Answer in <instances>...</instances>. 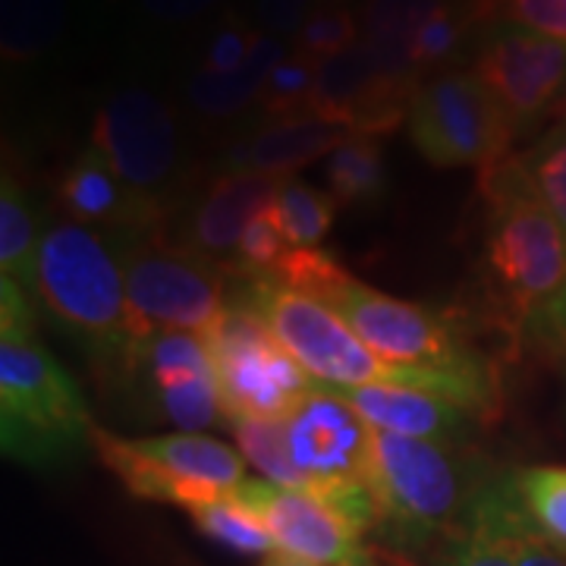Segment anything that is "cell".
Listing matches in <instances>:
<instances>
[{
    "label": "cell",
    "mask_w": 566,
    "mask_h": 566,
    "mask_svg": "<svg viewBox=\"0 0 566 566\" xmlns=\"http://www.w3.org/2000/svg\"><path fill=\"white\" fill-rule=\"evenodd\" d=\"M227 305H240L259 315L264 327L277 337V344L318 385L412 387L463 406L465 412L485 422L497 419L501 412L497 378H472L438 368L387 363L356 337V331L331 305L283 286L274 274H230Z\"/></svg>",
    "instance_id": "1"
},
{
    "label": "cell",
    "mask_w": 566,
    "mask_h": 566,
    "mask_svg": "<svg viewBox=\"0 0 566 566\" xmlns=\"http://www.w3.org/2000/svg\"><path fill=\"white\" fill-rule=\"evenodd\" d=\"M39 300L85 346L102 378L129 381L145 340L129 312L117 245L82 223L51 227L41 240Z\"/></svg>",
    "instance_id": "2"
},
{
    "label": "cell",
    "mask_w": 566,
    "mask_h": 566,
    "mask_svg": "<svg viewBox=\"0 0 566 566\" xmlns=\"http://www.w3.org/2000/svg\"><path fill=\"white\" fill-rule=\"evenodd\" d=\"M491 475L463 447L375 431L368 488L378 504V535L394 551H419L457 538Z\"/></svg>",
    "instance_id": "3"
},
{
    "label": "cell",
    "mask_w": 566,
    "mask_h": 566,
    "mask_svg": "<svg viewBox=\"0 0 566 566\" xmlns=\"http://www.w3.org/2000/svg\"><path fill=\"white\" fill-rule=\"evenodd\" d=\"M488 199L485 268L491 303L516 331L560 290L566 277V233L528 189L520 158L479 174Z\"/></svg>",
    "instance_id": "4"
},
{
    "label": "cell",
    "mask_w": 566,
    "mask_h": 566,
    "mask_svg": "<svg viewBox=\"0 0 566 566\" xmlns=\"http://www.w3.org/2000/svg\"><path fill=\"white\" fill-rule=\"evenodd\" d=\"M92 412L80 385L48 346L0 340V447L32 469L73 463L92 444Z\"/></svg>",
    "instance_id": "5"
},
{
    "label": "cell",
    "mask_w": 566,
    "mask_h": 566,
    "mask_svg": "<svg viewBox=\"0 0 566 566\" xmlns=\"http://www.w3.org/2000/svg\"><path fill=\"white\" fill-rule=\"evenodd\" d=\"M92 447L123 488L145 501L192 510L230 497L245 482L243 457L205 434L120 438L95 424Z\"/></svg>",
    "instance_id": "6"
},
{
    "label": "cell",
    "mask_w": 566,
    "mask_h": 566,
    "mask_svg": "<svg viewBox=\"0 0 566 566\" xmlns=\"http://www.w3.org/2000/svg\"><path fill=\"white\" fill-rule=\"evenodd\" d=\"M324 305H331L356 331V337L387 363L497 378L485 356L465 340L463 331L444 312L387 296L346 271L327 290Z\"/></svg>",
    "instance_id": "7"
},
{
    "label": "cell",
    "mask_w": 566,
    "mask_h": 566,
    "mask_svg": "<svg viewBox=\"0 0 566 566\" xmlns=\"http://www.w3.org/2000/svg\"><path fill=\"white\" fill-rule=\"evenodd\" d=\"M120 252L126 300L142 340L161 331L208 337L227 312V274L189 249L155 240L114 243Z\"/></svg>",
    "instance_id": "8"
},
{
    "label": "cell",
    "mask_w": 566,
    "mask_h": 566,
    "mask_svg": "<svg viewBox=\"0 0 566 566\" xmlns=\"http://www.w3.org/2000/svg\"><path fill=\"white\" fill-rule=\"evenodd\" d=\"M513 120L475 73H441L419 85L409 104V136L434 167L491 170L510 155Z\"/></svg>",
    "instance_id": "9"
},
{
    "label": "cell",
    "mask_w": 566,
    "mask_h": 566,
    "mask_svg": "<svg viewBox=\"0 0 566 566\" xmlns=\"http://www.w3.org/2000/svg\"><path fill=\"white\" fill-rule=\"evenodd\" d=\"M223 412L230 419H283L315 390V378L296 363L259 315L227 305L221 324L205 337Z\"/></svg>",
    "instance_id": "10"
},
{
    "label": "cell",
    "mask_w": 566,
    "mask_h": 566,
    "mask_svg": "<svg viewBox=\"0 0 566 566\" xmlns=\"http://www.w3.org/2000/svg\"><path fill=\"white\" fill-rule=\"evenodd\" d=\"M233 497L262 520L283 554L318 566H381L385 551L363 545V535L312 491L245 479Z\"/></svg>",
    "instance_id": "11"
},
{
    "label": "cell",
    "mask_w": 566,
    "mask_h": 566,
    "mask_svg": "<svg viewBox=\"0 0 566 566\" xmlns=\"http://www.w3.org/2000/svg\"><path fill=\"white\" fill-rule=\"evenodd\" d=\"M92 145L123 182L155 196L170 182L180 161L177 117L167 104L145 88L114 92L95 114Z\"/></svg>",
    "instance_id": "12"
},
{
    "label": "cell",
    "mask_w": 566,
    "mask_h": 566,
    "mask_svg": "<svg viewBox=\"0 0 566 566\" xmlns=\"http://www.w3.org/2000/svg\"><path fill=\"white\" fill-rule=\"evenodd\" d=\"M283 428L305 491H324L340 482L368 485L375 428L346 400L315 387L283 416Z\"/></svg>",
    "instance_id": "13"
},
{
    "label": "cell",
    "mask_w": 566,
    "mask_h": 566,
    "mask_svg": "<svg viewBox=\"0 0 566 566\" xmlns=\"http://www.w3.org/2000/svg\"><path fill=\"white\" fill-rule=\"evenodd\" d=\"M151 394L155 406L182 434H199L205 428L227 419L221 387L208 344L199 334L161 331L145 340L133 375Z\"/></svg>",
    "instance_id": "14"
},
{
    "label": "cell",
    "mask_w": 566,
    "mask_h": 566,
    "mask_svg": "<svg viewBox=\"0 0 566 566\" xmlns=\"http://www.w3.org/2000/svg\"><path fill=\"white\" fill-rule=\"evenodd\" d=\"M475 76L504 104L513 126L535 123L564 88L566 41L523 25L497 29L475 61Z\"/></svg>",
    "instance_id": "15"
},
{
    "label": "cell",
    "mask_w": 566,
    "mask_h": 566,
    "mask_svg": "<svg viewBox=\"0 0 566 566\" xmlns=\"http://www.w3.org/2000/svg\"><path fill=\"white\" fill-rule=\"evenodd\" d=\"M57 196L66 214L107 237L111 243L155 240L164 223L161 199L123 182L95 145L63 170Z\"/></svg>",
    "instance_id": "16"
},
{
    "label": "cell",
    "mask_w": 566,
    "mask_h": 566,
    "mask_svg": "<svg viewBox=\"0 0 566 566\" xmlns=\"http://www.w3.org/2000/svg\"><path fill=\"white\" fill-rule=\"evenodd\" d=\"M281 182L283 177L268 174H221L189 214L182 230V249L202 255L205 262L218 264L223 274H230L245 227L274 205Z\"/></svg>",
    "instance_id": "17"
},
{
    "label": "cell",
    "mask_w": 566,
    "mask_h": 566,
    "mask_svg": "<svg viewBox=\"0 0 566 566\" xmlns=\"http://www.w3.org/2000/svg\"><path fill=\"white\" fill-rule=\"evenodd\" d=\"M315 387L346 400L375 431L422 438V441L447 447H465V441L475 431L472 412H465L463 406L450 403L444 397L424 394V390L394 385L337 387L318 385V381H315Z\"/></svg>",
    "instance_id": "18"
},
{
    "label": "cell",
    "mask_w": 566,
    "mask_h": 566,
    "mask_svg": "<svg viewBox=\"0 0 566 566\" xmlns=\"http://www.w3.org/2000/svg\"><path fill=\"white\" fill-rule=\"evenodd\" d=\"M353 136L346 126L324 120L318 114H300L264 126L259 133L233 142L223 151V174H268L293 177L300 167L331 155L340 142Z\"/></svg>",
    "instance_id": "19"
},
{
    "label": "cell",
    "mask_w": 566,
    "mask_h": 566,
    "mask_svg": "<svg viewBox=\"0 0 566 566\" xmlns=\"http://www.w3.org/2000/svg\"><path fill=\"white\" fill-rule=\"evenodd\" d=\"M283 57H286V44L262 32V39L243 70L227 73V76H211V73L199 70L186 85L189 104L205 117H233L255 98H262L264 85Z\"/></svg>",
    "instance_id": "20"
},
{
    "label": "cell",
    "mask_w": 566,
    "mask_h": 566,
    "mask_svg": "<svg viewBox=\"0 0 566 566\" xmlns=\"http://www.w3.org/2000/svg\"><path fill=\"white\" fill-rule=\"evenodd\" d=\"M506 510H510V485L506 479H491L479 494L469 526L457 538L441 545L438 566H516Z\"/></svg>",
    "instance_id": "21"
},
{
    "label": "cell",
    "mask_w": 566,
    "mask_h": 566,
    "mask_svg": "<svg viewBox=\"0 0 566 566\" xmlns=\"http://www.w3.org/2000/svg\"><path fill=\"white\" fill-rule=\"evenodd\" d=\"M41 237L35 208L25 189L13 177H3L0 186V277L20 283L22 290L39 300V255Z\"/></svg>",
    "instance_id": "22"
},
{
    "label": "cell",
    "mask_w": 566,
    "mask_h": 566,
    "mask_svg": "<svg viewBox=\"0 0 566 566\" xmlns=\"http://www.w3.org/2000/svg\"><path fill=\"white\" fill-rule=\"evenodd\" d=\"M66 29V0H0V51L7 61H35Z\"/></svg>",
    "instance_id": "23"
},
{
    "label": "cell",
    "mask_w": 566,
    "mask_h": 566,
    "mask_svg": "<svg viewBox=\"0 0 566 566\" xmlns=\"http://www.w3.org/2000/svg\"><path fill=\"white\" fill-rule=\"evenodd\" d=\"M327 186L337 205H375L385 199V151L375 136H349L327 158Z\"/></svg>",
    "instance_id": "24"
},
{
    "label": "cell",
    "mask_w": 566,
    "mask_h": 566,
    "mask_svg": "<svg viewBox=\"0 0 566 566\" xmlns=\"http://www.w3.org/2000/svg\"><path fill=\"white\" fill-rule=\"evenodd\" d=\"M510 488L535 532L566 554V465H526L510 472Z\"/></svg>",
    "instance_id": "25"
},
{
    "label": "cell",
    "mask_w": 566,
    "mask_h": 566,
    "mask_svg": "<svg viewBox=\"0 0 566 566\" xmlns=\"http://www.w3.org/2000/svg\"><path fill=\"white\" fill-rule=\"evenodd\" d=\"M271 211L281 223L290 249H315L327 237L331 223H334L337 199L331 192L312 189L308 182H303L293 174V177H283Z\"/></svg>",
    "instance_id": "26"
},
{
    "label": "cell",
    "mask_w": 566,
    "mask_h": 566,
    "mask_svg": "<svg viewBox=\"0 0 566 566\" xmlns=\"http://www.w3.org/2000/svg\"><path fill=\"white\" fill-rule=\"evenodd\" d=\"M227 424H230L245 460L255 465L268 482L305 491V479L290 457L283 419H245L243 416V419H230Z\"/></svg>",
    "instance_id": "27"
},
{
    "label": "cell",
    "mask_w": 566,
    "mask_h": 566,
    "mask_svg": "<svg viewBox=\"0 0 566 566\" xmlns=\"http://www.w3.org/2000/svg\"><path fill=\"white\" fill-rule=\"evenodd\" d=\"M196 526L202 528L208 538H214L218 545L230 547V551H240V554H274L277 545L271 538V532L264 528V523L243 506L233 494L221 497V501H211V504H199L189 510Z\"/></svg>",
    "instance_id": "28"
},
{
    "label": "cell",
    "mask_w": 566,
    "mask_h": 566,
    "mask_svg": "<svg viewBox=\"0 0 566 566\" xmlns=\"http://www.w3.org/2000/svg\"><path fill=\"white\" fill-rule=\"evenodd\" d=\"M359 22L340 0H322L296 35V54L322 63L359 44Z\"/></svg>",
    "instance_id": "29"
},
{
    "label": "cell",
    "mask_w": 566,
    "mask_h": 566,
    "mask_svg": "<svg viewBox=\"0 0 566 566\" xmlns=\"http://www.w3.org/2000/svg\"><path fill=\"white\" fill-rule=\"evenodd\" d=\"M526 174L528 189L538 196V202L557 218L566 233V133H554L551 139L532 148L520 158Z\"/></svg>",
    "instance_id": "30"
},
{
    "label": "cell",
    "mask_w": 566,
    "mask_h": 566,
    "mask_svg": "<svg viewBox=\"0 0 566 566\" xmlns=\"http://www.w3.org/2000/svg\"><path fill=\"white\" fill-rule=\"evenodd\" d=\"M315 80H318V63L308 61L303 54H286L271 80L264 85L262 92V107L264 114H274V117H300L308 114L312 107V95H315Z\"/></svg>",
    "instance_id": "31"
},
{
    "label": "cell",
    "mask_w": 566,
    "mask_h": 566,
    "mask_svg": "<svg viewBox=\"0 0 566 566\" xmlns=\"http://www.w3.org/2000/svg\"><path fill=\"white\" fill-rule=\"evenodd\" d=\"M286 252H290V243L283 237L274 211L268 208V211H262L259 218H252L249 227H245L240 249H237V264H233L230 274H274Z\"/></svg>",
    "instance_id": "32"
},
{
    "label": "cell",
    "mask_w": 566,
    "mask_h": 566,
    "mask_svg": "<svg viewBox=\"0 0 566 566\" xmlns=\"http://www.w3.org/2000/svg\"><path fill=\"white\" fill-rule=\"evenodd\" d=\"M463 39V20L450 10V7H441L434 10L428 20L416 29L412 35V61L419 70L431 66V63H441L444 57L453 54V48Z\"/></svg>",
    "instance_id": "33"
},
{
    "label": "cell",
    "mask_w": 566,
    "mask_h": 566,
    "mask_svg": "<svg viewBox=\"0 0 566 566\" xmlns=\"http://www.w3.org/2000/svg\"><path fill=\"white\" fill-rule=\"evenodd\" d=\"M510 485V475H506ZM506 526H510V545H513V560L516 566H566V554L560 547H554L547 538H542L535 526L526 520V513L520 510L513 488H510V510H506Z\"/></svg>",
    "instance_id": "34"
},
{
    "label": "cell",
    "mask_w": 566,
    "mask_h": 566,
    "mask_svg": "<svg viewBox=\"0 0 566 566\" xmlns=\"http://www.w3.org/2000/svg\"><path fill=\"white\" fill-rule=\"evenodd\" d=\"M262 39V32H252L245 25H227L221 29L211 44H208V54H205L202 73H211V76H227V73H237L243 70L255 44Z\"/></svg>",
    "instance_id": "35"
},
{
    "label": "cell",
    "mask_w": 566,
    "mask_h": 566,
    "mask_svg": "<svg viewBox=\"0 0 566 566\" xmlns=\"http://www.w3.org/2000/svg\"><path fill=\"white\" fill-rule=\"evenodd\" d=\"M526 337L547 356L566 353V277L560 290L526 322Z\"/></svg>",
    "instance_id": "36"
},
{
    "label": "cell",
    "mask_w": 566,
    "mask_h": 566,
    "mask_svg": "<svg viewBox=\"0 0 566 566\" xmlns=\"http://www.w3.org/2000/svg\"><path fill=\"white\" fill-rule=\"evenodd\" d=\"M504 10L528 32L566 41V0H504Z\"/></svg>",
    "instance_id": "37"
},
{
    "label": "cell",
    "mask_w": 566,
    "mask_h": 566,
    "mask_svg": "<svg viewBox=\"0 0 566 566\" xmlns=\"http://www.w3.org/2000/svg\"><path fill=\"white\" fill-rule=\"evenodd\" d=\"M35 337V305L20 283L0 277V340H32Z\"/></svg>",
    "instance_id": "38"
},
{
    "label": "cell",
    "mask_w": 566,
    "mask_h": 566,
    "mask_svg": "<svg viewBox=\"0 0 566 566\" xmlns=\"http://www.w3.org/2000/svg\"><path fill=\"white\" fill-rule=\"evenodd\" d=\"M322 0H255V13L264 35H300L305 20L315 13Z\"/></svg>",
    "instance_id": "39"
},
{
    "label": "cell",
    "mask_w": 566,
    "mask_h": 566,
    "mask_svg": "<svg viewBox=\"0 0 566 566\" xmlns=\"http://www.w3.org/2000/svg\"><path fill=\"white\" fill-rule=\"evenodd\" d=\"M142 10L158 22H189L205 17L208 10H214L223 0H139Z\"/></svg>",
    "instance_id": "40"
},
{
    "label": "cell",
    "mask_w": 566,
    "mask_h": 566,
    "mask_svg": "<svg viewBox=\"0 0 566 566\" xmlns=\"http://www.w3.org/2000/svg\"><path fill=\"white\" fill-rule=\"evenodd\" d=\"M262 566H318V564H308V560H303V557H293V554L274 551V554H268V557H264Z\"/></svg>",
    "instance_id": "41"
},
{
    "label": "cell",
    "mask_w": 566,
    "mask_h": 566,
    "mask_svg": "<svg viewBox=\"0 0 566 566\" xmlns=\"http://www.w3.org/2000/svg\"><path fill=\"white\" fill-rule=\"evenodd\" d=\"M403 566H416V564H412V560H409V557H406V560H403Z\"/></svg>",
    "instance_id": "42"
}]
</instances>
